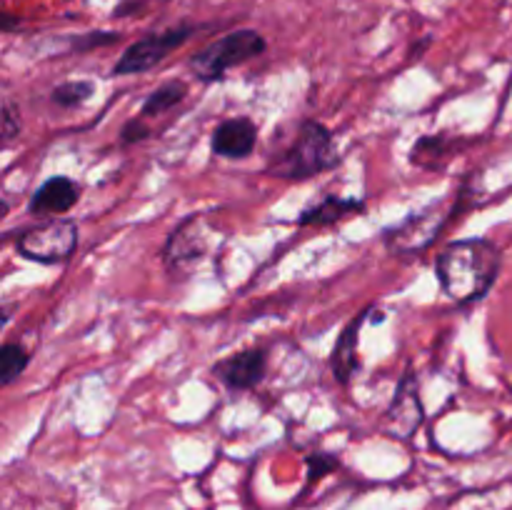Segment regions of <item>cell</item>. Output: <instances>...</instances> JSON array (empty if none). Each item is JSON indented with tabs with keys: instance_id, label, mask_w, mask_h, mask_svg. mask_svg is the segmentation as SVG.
<instances>
[{
	"instance_id": "6da1fadb",
	"label": "cell",
	"mask_w": 512,
	"mask_h": 510,
	"mask_svg": "<svg viewBox=\"0 0 512 510\" xmlns=\"http://www.w3.org/2000/svg\"><path fill=\"white\" fill-rule=\"evenodd\" d=\"M503 268V253L488 238L453 240L435 258V275L453 303L473 305L493 290Z\"/></svg>"
},
{
	"instance_id": "7a4b0ae2",
	"label": "cell",
	"mask_w": 512,
	"mask_h": 510,
	"mask_svg": "<svg viewBox=\"0 0 512 510\" xmlns=\"http://www.w3.org/2000/svg\"><path fill=\"white\" fill-rule=\"evenodd\" d=\"M338 163L340 153L335 148L333 130L320 120L305 118L295 123V130L280 148L270 150L265 170L273 178L308 180L338 168Z\"/></svg>"
},
{
	"instance_id": "3957f363",
	"label": "cell",
	"mask_w": 512,
	"mask_h": 510,
	"mask_svg": "<svg viewBox=\"0 0 512 510\" xmlns=\"http://www.w3.org/2000/svg\"><path fill=\"white\" fill-rule=\"evenodd\" d=\"M265 50H268V40L263 38V33L253 28H240L195 50L188 60V68L200 83H218L230 70L258 58Z\"/></svg>"
},
{
	"instance_id": "277c9868",
	"label": "cell",
	"mask_w": 512,
	"mask_h": 510,
	"mask_svg": "<svg viewBox=\"0 0 512 510\" xmlns=\"http://www.w3.org/2000/svg\"><path fill=\"white\" fill-rule=\"evenodd\" d=\"M468 198V185H463V190L455 195L453 205L433 203L420 210V213H410L395 228L385 230V245H388L390 253L410 258V255H418L423 250H428L438 240V235L458 218V208L463 210V203Z\"/></svg>"
},
{
	"instance_id": "5b68a950",
	"label": "cell",
	"mask_w": 512,
	"mask_h": 510,
	"mask_svg": "<svg viewBox=\"0 0 512 510\" xmlns=\"http://www.w3.org/2000/svg\"><path fill=\"white\" fill-rule=\"evenodd\" d=\"M80 243L78 223L70 218H45L18 230L15 250L20 258L40 265H60L73 258Z\"/></svg>"
},
{
	"instance_id": "8992f818",
	"label": "cell",
	"mask_w": 512,
	"mask_h": 510,
	"mask_svg": "<svg viewBox=\"0 0 512 510\" xmlns=\"http://www.w3.org/2000/svg\"><path fill=\"white\" fill-rule=\"evenodd\" d=\"M218 233L210 228L203 215H188L173 228V233L165 240L160 258H163L165 270L175 278H190L195 268L213 253Z\"/></svg>"
},
{
	"instance_id": "52a82bcc",
	"label": "cell",
	"mask_w": 512,
	"mask_h": 510,
	"mask_svg": "<svg viewBox=\"0 0 512 510\" xmlns=\"http://www.w3.org/2000/svg\"><path fill=\"white\" fill-rule=\"evenodd\" d=\"M198 33L195 25L180 23L173 28L155 30V33L143 35L135 43H130L123 50V55L118 58V63L113 65V75H138L148 73L155 65L163 63L168 55H173L180 45L188 43L193 35Z\"/></svg>"
},
{
	"instance_id": "ba28073f",
	"label": "cell",
	"mask_w": 512,
	"mask_h": 510,
	"mask_svg": "<svg viewBox=\"0 0 512 510\" xmlns=\"http://www.w3.org/2000/svg\"><path fill=\"white\" fill-rule=\"evenodd\" d=\"M268 373V353L263 348H245L213 365V375L233 393L258 388Z\"/></svg>"
},
{
	"instance_id": "9c48e42d",
	"label": "cell",
	"mask_w": 512,
	"mask_h": 510,
	"mask_svg": "<svg viewBox=\"0 0 512 510\" xmlns=\"http://www.w3.org/2000/svg\"><path fill=\"white\" fill-rule=\"evenodd\" d=\"M423 420L425 408L418 395V380L408 370L398 383V390H395L393 403H390L388 413H385L383 425L395 438H410L418 430V425H423Z\"/></svg>"
},
{
	"instance_id": "30bf717a",
	"label": "cell",
	"mask_w": 512,
	"mask_h": 510,
	"mask_svg": "<svg viewBox=\"0 0 512 510\" xmlns=\"http://www.w3.org/2000/svg\"><path fill=\"white\" fill-rule=\"evenodd\" d=\"M258 148V125L253 118H225L215 125L213 135H210V150L218 158L225 160H243L255 153Z\"/></svg>"
},
{
	"instance_id": "8fae6325",
	"label": "cell",
	"mask_w": 512,
	"mask_h": 510,
	"mask_svg": "<svg viewBox=\"0 0 512 510\" xmlns=\"http://www.w3.org/2000/svg\"><path fill=\"white\" fill-rule=\"evenodd\" d=\"M78 200L80 185L68 175H53L33 190L28 200V213L43 220L60 218V215L70 213L78 205Z\"/></svg>"
},
{
	"instance_id": "7c38bea8",
	"label": "cell",
	"mask_w": 512,
	"mask_h": 510,
	"mask_svg": "<svg viewBox=\"0 0 512 510\" xmlns=\"http://www.w3.org/2000/svg\"><path fill=\"white\" fill-rule=\"evenodd\" d=\"M373 313V308H365L360 313H355L350 318V323L340 330L338 340L333 345V353H330V368H333L335 380L340 385H348L353 380V375L360 370L358 360V340H360V328L365 325L368 315Z\"/></svg>"
},
{
	"instance_id": "4fadbf2b",
	"label": "cell",
	"mask_w": 512,
	"mask_h": 510,
	"mask_svg": "<svg viewBox=\"0 0 512 510\" xmlns=\"http://www.w3.org/2000/svg\"><path fill=\"white\" fill-rule=\"evenodd\" d=\"M365 213V203L360 198H343V195H323L313 205L298 215L300 228H325L350 215Z\"/></svg>"
},
{
	"instance_id": "5bb4252c",
	"label": "cell",
	"mask_w": 512,
	"mask_h": 510,
	"mask_svg": "<svg viewBox=\"0 0 512 510\" xmlns=\"http://www.w3.org/2000/svg\"><path fill=\"white\" fill-rule=\"evenodd\" d=\"M458 148H460V140L448 133L420 135V138L413 143V148H410L408 160L415 165V168L438 173V170H443L445 165L455 158Z\"/></svg>"
},
{
	"instance_id": "9a60e30c",
	"label": "cell",
	"mask_w": 512,
	"mask_h": 510,
	"mask_svg": "<svg viewBox=\"0 0 512 510\" xmlns=\"http://www.w3.org/2000/svg\"><path fill=\"white\" fill-rule=\"evenodd\" d=\"M185 95H188V85H185L183 80H165V83H160L158 88L145 98L140 115H143V118H155V115L168 113V110H173Z\"/></svg>"
},
{
	"instance_id": "2e32d148",
	"label": "cell",
	"mask_w": 512,
	"mask_h": 510,
	"mask_svg": "<svg viewBox=\"0 0 512 510\" xmlns=\"http://www.w3.org/2000/svg\"><path fill=\"white\" fill-rule=\"evenodd\" d=\"M95 93V85L90 80H65V83L55 85L50 90V103L58 105V108L73 110L78 105L88 103Z\"/></svg>"
},
{
	"instance_id": "e0dca14e",
	"label": "cell",
	"mask_w": 512,
	"mask_h": 510,
	"mask_svg": "<svg viewBox=\"0 0 512 510\" xmlns=\"http://www.w3.org/2000/svg\"><path fill=\"white\" fill-rule=\"evenodd\" d=\"M30 353L25 345L20 343H5L0 348V383L13 385L20 375L28 370Z\"/></svg>"
},
{
	"instance_id": "ac0fdd59",
	"label": "cell",
	"mask_w": 512,
	"mask_h": 510,
	"mask_svg": "<svg viewBox=\"0 0 512 510\" xmlns=\"http://www.w3.org/2000/svg\"><path fill=\"white\" fill-rule=\"evenodd\" d=\"M305 468H308V485L315 480H323L325 475L335 473L340 468V458L325 450H315V453L305 455Z\"/></svg>"
},
{
	"instance_id": "d6986e66",
	"label": "cell",
	"mask_w": 512,
	"mask_h": 510,
	"mask_svg": "<svg viewBox=\"0 0 512 510\" xmlns=\"http://www.w3.org/2000/svg\"><path fill=\"white\" fill-rule=\"evenodd\" d=\"M120 33H113V30H93V33L75 35L70 38V50L73 53H90L95 48H108V45L118 43Z\"/></svg>"
},
{
	"instance_id": "ffe728a7",
	"label": "cell",
	"mask_w": 512,
	"mask_h": 510,
	"mask_svg": "<svg viewBox=\"0 0 512 510\" xmlns=\"http://www.w3.org/2000/svg\"><path fill=\"white\" fill-rule=\"evenodd\" d=\"M145 120L148 118H143V115L125 120L123 128H120V143L135 145V143H143V140H148L150 135H153V130H150V125L145 123Z\"/></svg>"
},
{
	"instance_id": "44dd1931",
	"label": "cell",
	"mask_w": 512,
	"mask_h": 510,
	"mask_svg": "<svg viewBox=\"0 0 512 510\" xmlns=\"http://www.w3.org/2000/svg\"><path fill=\"white\" fill-rule=\"evenodd\" d=\"M0 135H3V143L8 145L10 140H15L20 135V115L15 110V105L10 100L3 103V113H0Z\"/></svg>"
}]
</instances>
